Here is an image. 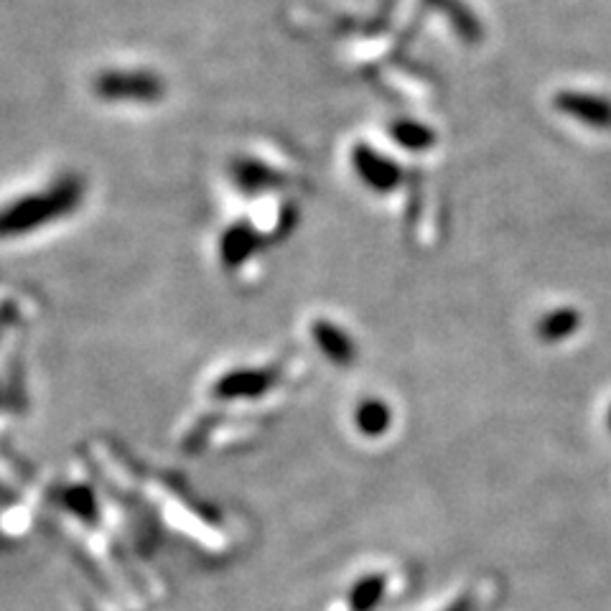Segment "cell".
I'll use <instances>...</instances> for the list:
<instances>
[{
    "label": "cell",
    "instance_id": "1",
    "mask_svg": "<svg viewBox=\"0 0 611 611\" xmlns=\"http://www.w3.org/2000/svg\"><path fill=\"white\" fill-rule=\"evenodd\" d=\"M390 421H393L390 405H385L382 400H367V403L359 405L357 426L365 436H382L390 428Z\"/></svg>",
    "mask_w": 611,
    "mask_h": 611
},
{
    "label": "cell",
    "instance_id": "2",
    "mask_svg": "<svg viewBox=\"0 0 611 611\" xmlns=\"http://www.w3.org/2000/svg\"><path fill=\"white\" fill-rule=\"evenodd\" d=\"M566 102H561L563 107L568 110V115H578V118L594 120V125H611V105L604 100H596V97H586V95H566L563 97Z\"/></svg>",
    "mask_w": 611,
    "mask_h": 611
},
{
    "label": "cell",
    "instance_id": "3",
    "mask_svg": "<svg viewBox=\"0 0 611 611\" xmlns=\"http://www.w3.org/2000/svg\"><path fill=\"white\" fill-rule=\"evenodd\" d=\"M316 339H319L321 349H324L334 362H352L354 357L352 339H349L347 334H342L334 324H319V329H316Z\"/></svg>",
    "mask_w": 611,
    "mask_h": 611
},
{
    "label": "cell",
    "instance_id": "4",
    "mask_svg": "<svg viewBox=\"0 0 611 611\" xmlns=\"http://www.w3.org/2000/svg\"><path fill=\"white\" fill-rule=\"evenodd\" d=\"M385 591V581L382 576H370L365 581H359L352 591V609L354 611H370L377 601L382 599Z\"/></svg>",
    "mask_w": 611,
    "mask_h": 611
},
{
    "label": "cell",
    "instance_id": "5",
    "mask_svg": "<svg viewBox=\"0 0 611 611\" xmlns=\"http://www.w3.org/2000/svg\"><path fill=\"white\" fill-rule=\"evenodd\" d=\"M576 324L578 319L573 311H558V314H550L548 319L543 321L540 334H543V339L555 342V339H563L568 337V334H573V331H576Z\"/></svg>",
    "mask_w": 611,
    "mask_h": 611
},
{
    "label": "cell",
    "instance_id": "6",
    "mask_svg": "<svg viewBox=\"0 0 611 611\" xmlns=\"http://www.w3.org/2000/svg\"><path fill=\"white\" fill-rule=\"evenodd\" d=\"M609 426H611V410H609Z\"/></svg>",
    "mask_w": 611,
    "mask_h": 611
}]
</instances>
